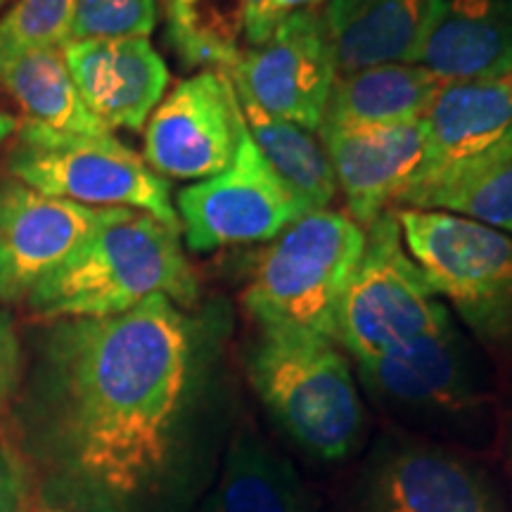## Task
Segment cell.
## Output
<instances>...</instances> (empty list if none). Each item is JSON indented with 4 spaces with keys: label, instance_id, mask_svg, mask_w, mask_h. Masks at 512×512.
<instances>
[{
    "label": "cell",
    "instance_id": "cell-1",
    "mask_svg": "<svg viewBox=\"0 0 512 512\" xmlns=\"http://www.w3.org/2000/svg\"><path fill=\"white\" fill-rule=\"evenodd\" d=\"M192 373L188 320L166 297L50 335L43 446L91 512H143L171 475Z\"/></svg>",
    "mask_w": 512,
    "mask_h": 512
},
{
    "label": "cell",
    "instance_id": "cell-2",
    "mask_svg": "<svg viewBox=\"0 0 512 512\" xmlns=\"http://www.w3.org/2000/svg\"><path fill=\"white\" fill-rule=\"evenodd\" d=\"M197 278L181 247V230L143 211L112 207L79 252L27 297L43 318H107L152 297L190 306Z\"/></svg>",
    "mask_w": 512,
    "mask_h": 512
},
{
    "label": "cell",
    "instance_id": "cell-3",
    "mask_svg": "<svg viewBox=\"0 0 512 512\" xmlns=\"http://www.w3.org/2000/svg\"><path fill=\"white\" fill-rule=\"evenodd\" d=\"M249 380L278 425L320 460L349 456L363 403L335 339L283 323H256Z\"/></svg>",
    "mask_w": 512,
    "mask_h": 512
},
{
    "label": "cell",
    "instance_id": "cell-4",
    "mask_svg": "<svg viewBox=\"0 0 512 512\" xmlns=\"http://www.w3.org/2000/svg\"><path fill=\"white\" fill-rule=\"evenodd\" d=\"M363 242L366 230L342 211L320 209L294 219L256 256L242 297L249 316L335 339L339 299Z\"/></svg>",
    "mask_w": 512,
    "mask_h": 512
},
{
    "label": "cell",
    "instance_id": "cell-5",
    "mask_svg": "<svg viewBox=\"0 0 512 512\" xmlns=\"http://www.w3.org/2000/svg\"><path fill=\"white\" fill-rule=\"evenodd\" d=\"M403 242L437 297L456 306L472 332L512 354V238L441 209H392Z\"/></svg>",
    "mask_w": 512,
    "mask_h": 512
},
{
    "label": "cell",
    "instance_id": "cell-6",
    "mask_svg": "<svg viewBox=\"0 0 512 512\" xmlns=\"http://www.w3.org/2000/svg\"><path fill=\"white\" fill-rule=\"evenodd\" d=\"M15 181L83 207H126L181 230L169 185L114 136H79L22 124L8 155Z\"/></svg>",
    "mask_w": 512,
    "mask_h": 512
},
{
    "label": "cell",
    "instance_id": "cell-7",
    "mask_svg": "<svg viewBox=\"0 0 512 512\" xmlns=\"http://www.w3.org/2000/svg\"><path fill=\"white\" fill-rule=\"evenodd\" d=\"M451 316L408 254L394 211L366 228V242L339 299L335 339L356 363L413 342Z\"/></svg>",
    "mask_w": 512,
    "mask_h": 512
},
{
    "label": "cell",
    "instance_id": "cell-8",
    "mask_svg": "<svg viewBox=\"0 0 512 512\" xmlns=\"http://www.w3.org/2000/svg\"><path fill=\"white\" fill-rule=\"evenodd\" d=\"M425 159L394 209H441L512 157L508 79L444 83L420 119Z\"/></svg>",
    "mask_w": 512,
    "mask_h": 512
},
{
    "label": "cell",
    "instance_id": "cell-9",
    "mask_svg": "<svg viewBox=\"0 0 512 512\" xmlns=\"http://www.w3.org/2000/svg\"><path fill=\"white\" fill-rule=\"evenodd\" d=\"M176 214L192 252H214L271 242L304 211L242 126L228 169L178 192Z\"/></svg>",
    "mask_w": 512,
    "mask_h": 512
},
{
    "label": "cell",
    "instance_id": "cell-10",
    "mask_svg": "<svg viewBox=\"0 0 512 512\" xmlns=\"http://www.w3.org/2000/svg\"><path fill=\"white\" fill-rule=\"evenodd\" d=\"M261 110L318 133L337 79L335 53L320 10L285 15L261 46L226 72Z\"/></svg>",
    "mask_w": 512,
    "mask_h": 512
},
{
    "label": "cell",
    "instance_id": "cell-11",
    "mask_svg": "<svg viewBox=\"0 0 512 512\" xmlns=\"http://www.w3.org/2000/svg\"><path fill=\"white\" fill-rule=\"evenodd\" d=\"M245 126L233 81L204 69L178 83L145 124V164L159 176L204 181L228 169Z\"/></svg>",
    "mask_w": 512,
    "mask_h": 512
},
{
    "label": "cell",
    "instance_id": "cell-12",
    "mask_svg": "<svg viewBox=\"0 0 512 512\" xmlns=\"http://www.w3.org/2000/svg\"><path fill=\"white\" fill-rule=\"evenodd\" d=\"M110 209L57 200L15 178L0 181V299L27 302L86 245Z\"/></svg>",
    "mask_w": 512,
    "mask_h": 512
},
{
    "label": "cell",
    "instance_id": "cell-13",
    "mask_svg": "<svg viewBox=\"0 0 512 512\" xmlns=\"http://www.w3.org/2000/svg\"><path fill=\"white\" fill-rule=\"evenodd\" d=\"M358 373L377 401L408 415H458L479 401L475 356L451 316L413 342L358 363Z\"/></svg>",
    "mask_w": 512,
    "mask_h": 512
},
{
    "label": "cell",
    "instance_id": "cell-14",
    "mask_svg": "<svg viewBox=\"0 0 512 512\" xmlns=\"http://www.w3.org/2000/svg\"><path fill=\"white\" fill-rule=\"evenodd\" d=\"M62 53L83 105L110 131L143 128L169 86V69L147 36L79 38Z\"/></svg>",
    "mask_w": 512,
    "mask_h": 512
},
{
    "label": "cell",
    "instance_id": "cell-15",
    "mask_svg": "<svg viewBox=\"0 0 512 512\" xmlns=\"http://www.w3.org/2000/svg\"><path fill=\"white\" fill-rule=\"evenodd\" d=\"M366 512H501L489 482L439 446L401 444L377 460Z\"/></svg>",
    "mask_w": 512,
    "mask_h": 512
},
{
    "label": "cell",
    "instance_id": "cell-16",
    "mask_svg": "<svg viewBox=\"0 0 512 512\" xmlns=\"http://www.w3.org/2000/svg\"><path fill=\"white\" fill-rule=\"evenodd\" d=\"M411 64L441 83L508 79L512 0H434Z\"/></svg>",
    "mask_w": 512,
    "mask_h": 512
},
{
    "label": "cell",
    "instance_id": "cell-17",
    "mask_svg": "<svg viewBox=\"0 0 512 512\" xmlns=\"http://www.w3.org/2000/svg\"><path fill=\"white\" fill-rule=\"evenodd\" d=\"M318 136L330 155L349 216L363 230L389 207H396L425 159L420 121L380 131H332Z\"/></svg>",
    "mask_w": 512,
    "mask_h": 512
},
{
    "label": "cell",
    "instance_id": "cell-18",
    "mask_svg": "<svg viewBox=\"0 0 512 512\" xmlns=\"http://www.w3.org/2000/svg\"><path fill=\"white\" fill-rule=\"evenodd\" d=\"M444 86L425 67L389 62L337 74L318 133L418 124Z\"/></svg>",
    "mask_w": 512,
    "mask_h": 512
},
{
    "label": "cell",
    "instance_id": "cell-19",
    "mask_svg": "<svg viewBox=\"0 0 512 512\" xmlns=\"http://www.w3.org/2000/svg\"><path fill=\"white\" fill-rule=\"evenodd\" d=\"M434 0H328L320 10L337 74L389 62L411 64Z\"/></svg>",
    "mask_w": 512,
    "mask_h": 512
},
{
    "label": "cell",
    "instance_id": "cell-20",
    "mask_svg": "<svg viewBox=\"0 0 512 512\" xmlns=\"http://www.w3.org/2000/svg\"><path fill=\"white\" fill-rule=\"evenodd\" d=\"M169 36L188 64L228 72L273 34V0H183L166 12Z\"/></svg>",
    "mask_w": 512,
    "mask_h": 512
},
{
    "label": "cell",
    "instance_id": "cell-21",
    "mask_svg": "<svg viewBox=\"0 0 512 512\" xmlns=\"http://www.w3.org/2000/svg\"><path fill=\"white\" fill-rule=\"evenodd\" d=\"M0 83L24 112V124L79 136H112L88 112L62 48L24 50L0 62Z\"/></svg>",
    "mask_w": 512,
    "mask_h": 512
},
{
    "label": "cell",
    "instance_id": "cell-22",
    "mask_svg": "<svg viewBox=\"0 0 512 512\" xmlns=\"http://www.w3.org/2000/svg\"><path fill=\"white\" fill-rule=\"evenodd\" d=\"M235 95L254 145L259 147L261 157L275 171V176L292 192L299 209L304 214L328 209L337 195V181L330 155L318 133L273 117L247 95L238 91Z\"/></svg>",
    "mask_w": 512,
    "mask_h": 512
},
{
    "label": "cell",
    "instance_id": "cell-23",
    "mask_svg": "<svg viewBox=\"0 0 512 512\" xmlns=\"http://www.w3.org/2000/svg\"><path fill=\"white\" fill-rule=\"evenodd\" d=\"M209 512H309V505L292 465L247 430L230 446Z\"/></svg>",
    "mask_w": 512,
    "mask_h": 512
},
{
    "label": "cell",
    "instance_id": "cell-24",
    "mask_svg": "<svg viewBox=\"0 0 512 512\" xmlns=\"http://www.w3.org/2000/svg\"><path fill=\"white\" fill-rule=\"evenodd\" d=\"M76 0H12L0 17V62L34 48H64L72 41Z\"/></svg>",
    "mask_w": 512,
    "mask_h": 512
},
{
    "label": "cell",
    "instance_id": "cell-25",
    "mask_svg": "<svg viewBox=\"0 0 512 512\" xmlns=\"http://www.w3.org/2000/svg\"><path fill=\"white\" fill-rule=\"evenodd\" d=\"M159 0H76L72 41L100 36H150Z\"/></svg>",
    "mask_w": 512,
    "mask_h": 512
},
{
    "label": "cell",
    "instance_id": "cell-26",
    "mask_svg": "<svg viewBox=\"0 0 512 512\" xmlns=\"http://www.w3.org/2000/svg\"><path fill=\"white\" fill-rule=\"evenodd\" d=\"M441 211L482 221L512 238V157L458 195L448 197Z\"/></svg>",
    "mask_w": 512,
    "mask_h": 512
},
{
    "label": "cell",
    "instance_id": "cell-27",
    "mask_svg": "<svg viewBox=\"0 0 512 512\" xmlns=\"http://www.w3.org/2000/svg\"><path fill=\"white\" fill-rule=\"evenodd\" d=\"M19 368V347L15 330L8 316L0 313V399L10 392V387L15 384Z\"/></svg>",
    "mask_w": 512,
    "mask_h": 512
},
{
    "label": "cell",
    "instance_id": "cell-28",
    "mask_svg": "<svg viewBox=\"0 0 512 512\" xmlns=\"http://www.w3.org/2000/svg\"><path fill=\"white\" fill-rule=\"evenodd\" d=\"M0 512H22V494H19L17 472L10 460L0 453Z\"/></svg>",
    "mask_w": 512,
    "mask_h": 512
},
{
    "label": "cell",
    "instance_id": "cell-29",
    "mask_svg": "<svg viewBox=\"0 0 512 512\" xmlns=\"http://www.w3.org/2000/svg\"><path fill=\"white\" fill-rule=\"evenodd\" d=\"M328 0H273V19L275 24L280 22L285 15L302 10H320Z\"/></svg>",
    "mask_w": 512,
    "mask_h": 512
},
{
    "label": "cell",
    "instance_id": "cell-30",
    "mask_svg": "<svg viewBox=\"0 0 512 512\" xmlns=\"http://www.w3.org/2000/svg\"><path fill=\"white\" fill-rule=\"evenodd\" d=\"M19 128V121L15 117H10L8 112H0V143H5L10 136H15Z\"/></svg>",
    "mask_w": 512,
    "mask_h": 512
},
{
    "label": "cell",
    "instance_id": "cell-31",
    "mask_svg": "<svg viewBox=\"0 0 512 512\" xmlns=\"http://www.w3.org/2000/svg\"><path fill=\"white\" fill-rule=\"evenodd\" d=\"M22 512H76V510H62V508H34V510H22Z\"/></svg>",
    "mask_w": 512,
    "mask_h": 512
},
{
    "label": "cell",
    "instance_id": "cell-32",
    "mask_svg": "<svg viewBox=\"0 0 512 512\" xmlns=\"http://www.w3.org/2000/svg\"><path fill=\"white\" fill-rule=\"evenodd\" d=\"M183 0H164V5H166V12H171V10H176L178 5H181Z\"/></svg>",
    "mask_w": 512,
    "mask_h": 512
},
{
    "label": "cell",
    "instance_id": "cell-33",
    "mask_svg": "<svg viewBox=\"0 0 512 512\" xmlns=\"http://www.w3.org/2000/svg\"><path fill=\"white\" fill-rule=\"evenodd\" d=\"M8 3H12V0H0V10H3Z\"/></svg>",
    "mask_w": 512,
    "mask_h": 512
},
{
    "label": "cell",
    "instance_id": "cell-34",
    "mask_svg": "<svg viewBox=\"0 0 512 512\" xmlns=\"http://www.w3.org/2000/svg\"><path fill=\"white\" fill-rule=\"evenodd\" d=\"M508 81H510V86H512V72L508 74Z\"/></svg>",
    "mask_w": 512,
    "mask_h": 512
}]
</instances>
